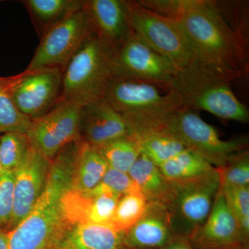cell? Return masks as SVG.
Returning a JSON list of instances; mask_svg holds the SVG:
<instances>
[{
	"instance_id": "44dd1931",
	"label": "cell",
	"mask_w": 249,
	"mask_h": 249,
	"mask_svg": "<svg viewBox=\"0 0 249 249\" xmlns=\"http://www.w3.org/2000/svg\"><path fill=\"white\" fill-rule=\"evenodd\" d=\"M85 0H24L25 6L40 37L51 27L81 9Z\"/></svg>"
},
{
	"instance_id": "ba28073f",
	"label": "cell",
	"mask_w": 249,
	"mask_h": 249,
	"mask_svg": "<svg viewBox=\"0 0 249 249\" xmlns=\"http://www.w3.org/2000/svg\"><path fill=\"white\" fill-rule=\"evenodd\" d=\"M164 131L217 169L246 151L248 143L246 137L223 140L213 126L205 122L196 111L185 107L168 119Z\"/></svg>"
},
{
	"instance_id": "8d00e7d4",
	"label": "cell",
	"mask_w": 249,
	"mask_h": 249,
	"mask_svg": "<svg viewBox=\"0 0 249 249\" xmlns=\"http://www.w3.org/2000/svg\"><path fill=\"white\" fill-rule=\"evenodd\" d=\"M1 171V163H0V172Z\"/></svg>"
},
{
	"instance_id": "4dcf8cb0",
	"label": "cell",
	"mask_w": 249,
	"mask_h": 249,
	"mask_svg": "<svg viewBox=\"0 0 249 249\" xmlns=\"http://www.w3.org/2000/svg\"><path fill=\"white\" fill-rule=\"evenodd\" d=\"M137 189H139L138 187L128 173L109 167L99 184L89 192L94 194L110 193L121 196Z\"/></svg>"
},
{
	"instance_id": "8992f818",
	"label": "cell",
	"mask_w": 249,
	"mask_h": 249,
	"mask_svg": "<svg viewBox=\"0 0 249 249\" xmlns=\"http://www.w3.org/2000/svg\"><path fill=\"white\" fill-rule=\"evenodd\" d=\"M237 77L213 70L178 76L175 91L181 95L183 107L205 111L225 119L248 124V108L239 101L231 83Z\"/></svg>"
},
{
	"instance_id": "277c9868",
	"label": "cell",
	"mask_w": 249,
	"mask_h": 249,
	"mask_svg": "<svg viewBox=\"0 0 249 249\" xmlns=\"http://www.w3.org/2000/svg\"><path fill=\"white\" fill-rule=\"evenodd\" d=\"M111 56V51L91 34L62 69L60 102L84 106L102 98L112 78Z\"/></svg>"
},
{
	"instance_id": "6da1fadb",
	"label": "cell",
	"mask_w": 249,
	"mask_h": 249,
	"mask_svg": "<svg viewBox=\"0 0 249 249\" xmlns=\"http://www.w3.org/2000/svg\"><path fill=\"white\" fill-rule=\"evenodd\" d=\"M175 19L201 62L238 78L247 73L245 42L226 22L214 1L181 0Z\"/></svg>"
},
{
	"instance_id": "7c38bea8",
	"label": "cell",
	"mask_w": 249,
	"mask_h": 249,
	"mask_svg": "<svg viewBox=\"0 0 249 249\" xmlns=\"http://www.w3.org/2000/svg\"><path fill=\"white\" fill-rule=\"evenodd\" d=\"M62 71L59 67L25 71L16 75L13 96L19 111L37 120L60 102Z\"/></svg>"
},
{
	"instance_id": "d6986e66",
	"label": "cell",
	"mask_w": 249,
	"mask_h": 249,
	"mask_svg": "<svg viewBox=\"0 0 249 249\" xmlns=\"http://www.w3.org/2000/svg\"><path fill=\"white\" fill-rule=\"evenodd\" d=\"M123 237L108 224H64L52 249H122Z\"/></svg>"
},
{
	"instance_id": "cb8c5ba5",
	"label": "cell",
	"mask_w": 249,
	"mask_h": 249,
	"mask_svg": "<svg viewBox=\"0 0 249 249\" xmlns=\"http://www.w3.org/2000/svg\"><path fill=\"white\" fill-rule=\"evenodd\" d=\"M159 168L169 181L196 178L216 169L207 160L187 148Z\"/></svg>"
},
{
	"instance_id": "e0dca14e",
	"label": "cell",
	"mask_w": 249,
	"mask_h": 249,
	"mask_svg": "<svg viewBox=\"0 0 249 249\" xmlns=\"http://www.w3.org/2000/svg\"><path fill=\"white\" fill-rule=\"evenodd\" d=\"M121 196L110 193L93 194L71 189L62 196L64 224H108Z\"/></svg>"
},
{
	"instance_id": "3957f363",
	"label": "cell",
	"mask_w": 249,
	"mask_h": 249,
	"mask_svg": "<svg viewBox=\"0 0 249 249\" xmlns=\"http://www.w3.org/2000/svg\"><path fill=\"white\" fill-rule=\"evenodd\" d=\"M103 98L123 116L136 139L164 132L168 119L183 107L182 98L177 91L114 77Z\"/></svg>"
},
{
	"instance_id": "f546056e",
	"label": "cell",
	"mask_w": 249,
	"mask_h": 249,
	"mask_svg": "<svg viewBox=\"0 0 249 249\" xmlns=\"http://www.w3.org/2000/svg\"><path fill=\"white\" fill-rule=\"evenodd\" d=\"M222 186H249V157L248 151L241 152L224 168L218 169Z\"/></svg>"
},
{
	"instance_id": "5b68a950",
	"label": "cell",
	"mask_w": 249,
	"mask_h": 249,
	"mask_svg": "<svg viewBox=\"0 0 249 249\" xmlns=\"http://www.w3.org/2000/svg\"><path fill=\"white\" fill-rule=\"evenodd\" d=\"M132 30L179 73L208 66L196 56L179 23L147 9L137 1H127Z\"/></svg>"
},
{
	"instance_id": "f1b7e54d",
	"label": "cell",
	"mask_w": 249,
	"mask_h": 249,
	"mask_svg": "<svg viewBox=\"0 0 249 249\" xmlns=\"http://www.w3.org/2000/svg\"><path fill=\"white\" fill-rule=\"evenodd\" d=\"M221 190L237 220L241 240L245 242L249 233V186H224Z\"/></svg>"
},
{
	"instance_id": "2e32d148",
	"label": "cell",
	"mask_w": 249,
	"mask_h": 249,
	"mask_svg": "<svg viewBox=\"0 0 249 249\" xmlns=\"http://www.w3.org/2000/svg\"><path fill=\"white\" fill-rule=\"evenodd\" d=\"M188 237L201 249H223L242 245L237 220L222 190L216 196L205 222Z\"/></svg>"
},
{
	"instance_id": "1f68e13d",
	"label": "cell",
	"mask_w": 249,
	"mask_h": 249,
	"mask_svg": "<svg viewBox=\"0 0 249 249\" xmlns=\"http://www.w3.org/2000/svg\"><path fill=\"white\" fill-rule=\"evenodd\" d=\"M14 170L0 172V227L7 231L12 217L14 201Z\"/></svg>"
},
{
	"instance_id": "9a60e30c",
	"label": "cell",
	"mask_w": 249,
	"mask_h": 249,
	"mask_svg": "<svg viewBox=\"0 0 249 249\" xmlns=\"http://www.w3.org/2000/svg\"><path fill=\"white\" fill-rule=\"evenodd\" d=\"M131 134L127 123L104 99L100 98L82 106L79 120V139L98 147Z\"/></svg>"
},
{
	"instance_id": "603a6c76",
	"label": "cell",
	"mask_w": 249,
	"mask_h": 249,
	"mask_svg": "<svg viewBox=\"0 0 249 249\" xmlns=\"http://www.w3.org/2000/svg\"><path fill=\"white\" fill-rule=\"evenodd\" d=\"M16 76L0 77V134L11 132L27 133L32 121L18 109L13 96Z\"/></svg>"
},
{
	"instance_id": "74e56055",
	"label": "cell",
	"mask_w": 249,
	"mask_h": 249,
	"mask_svg": "<svg viewBox=\"0 0 249 249\" xmlns=\"http://www.w3.org/2000/svg\"><path fill=\"white\" fill-rule=\"evenodd\" d=\"M2 230V229H1V227H0V231Z\"/></svg>"
},
{
	"instance_id": "4fadbf2b",
	"label": "cell",
	"mask_w": 249,
	"mask_h": 249,
	"mask_svg": "<svg viewBox=\"0 0 249 249\" xmlns=\"http://www.w3.org/2000/svg\"><path fill=\"white\" fill-rule=\"evenodd\" d=\"M51 160L31 147L14 170V208L7 231L17 227L40 199L47 183Z\"/></svg>"
},
{
	"instance_id": "52a82bcc",
	"label": "cell",
	"mask_w": 249,
	"mask_h": 249,
	"mask_svg": "<svg viewBox=\"0 0 249 249\" xmlns=\"http://www.w3.org/2000/svg\"><path fill=\"white\" fill-rule=\"evenodd\" d=\"M221 186L217 168L196 178L170 181L169 191L163 204L168 209L177 235L189 237L200 227L209 216Z\"/></svg>"
},
{
	"instance_id": "5bb4252c",
	"label": "cell",
	"mask_w": 249,
	"mask_h": 249,
	"mask_svg": "<svg viewBox=\"0 0 249 249\" xmlns=\"http://www.w3.org/2000/svg\"><path fill=\"white\" fill-rule=\"evenodd\" d=\"M83 8L91 34L115 53L130 34L129 9L125 0H85Z\"/></svg>"
},
{
	"instance_id": "8fae6325",
	"label": "cell",
	"mask_w": 249,
	"mask_h": 249,
	"mask_svg": "<svg viewBox=\"0 0 249 249\" xmlns=\"http://www.w3.org/2000/svg\"><path fill=\"white\" fill-rule=\"evenodd\" d=\"M82 105L61 101L45 116L33 121L27 132L31 147L49 160L68 144L79 139Z\"/></svg>"
},
{
	"instance_id": "ffe728a7",
	"label": "cell",
	"mask_w": 249,
	"mask_h": 249,
	"mask_svg": "<svg viewBox=\"0 0 249 249\" xmlns=\"http://www.w3.org/2000/svg\"><path fill=\"white\" fill-rule=\"evenodd\" d=\"M109 168L98 147L81 142L71 178V189L88 192L99 184Z\"/></svg>"
},
{
	"instance_id": "d590c367",
	"label": "cell",
	"mask_w": 249,
	"mask_h": 249,
	"mask_svg": "<svg viewBox=\"0 0 249 249\" xmlns=\"http://www.w3.org/2000/svg\"><path fill=\"white\" fill-rule=\"evenodd\" d=\"M122 249H132V248H128V247H123Z\"/></svg>"
},
{
	"instance_id": "7a4b0ae2",
	"label": "cell",
	"mask_w": 249,
	"mask_h": 249,
	"mask_svg": "<svg viewBox=\"0 0 249 249\" xmlns=\"http://www.w3.org/2000/svg\"><path fill=\"white\" fill-rule=\"evenodd\" d=\"M80 140L62 149L51 160L45 190L34 209L9 231V249H52L63 227L62 196L71 188Z\"/></svg>"
},
{
	"instance_id": "9c48e42d",
	"label": "cell",
	"mask_w": 249,
	"mask_h": 249,
	"mask_svg": "<svg viewBox=\"0 0 249 249\" xmlns=\"http://www.w3.org/2000/svg\"><path fill=\"white\" fill-rule=\"evenodd\" d=\"M111 69L114 78L144 82L175 91L178 70L132 30L124 45L113 53Z\"/></svg>"
},
{
	"instance_id": "836d02e7",
	"label": "cell",
	"mask_w": 249,
	"mask_h": 249,
	"mask_svg": "<svg viewBox=\"0 0 249 249\" xmlns=\"http://www.w3.org/2000/svg\"><path fill=\"white\" fill-rule=\"evenodd\" d=\"M0 249H9V234L7 231H0Z\"/></svg>"
},
{
	"instance_id": "d4e9b609",
	"label": "cell",
	"mask_w": 249,
	"mask_h": 249,
	"mask_svg": "<svg viewBox=\"0 0 249 249\" xmlns=\"http://www.w3.org/2000/svg\"><path fill=\"white\" fill-rule=\"evenodd\" d=\"M98 148L109 168L127 173L141 155L138 141L131 134L114 139Z\"/></svg>"
},
{
	"instance_id": "484cf974",
	"label": "cell",
	"mask_w": 249,
	"mask_h": 249,
	"mask_svg": "<svg viewBox=\"0 0 249 249\" xmlns=\"http://www.w3.org/2000/svg\"><path fill=\"white\" fill-rule=\"evenodd\" d=\"M137 139L141 154L158 167L186 149L178 139L165 132L150 134Z\"/></svg>"
},
{
	"instance_id": "30bf717a",
	"label": "cell",
	"mask_w": 249,
	"mask_h": 249,
	"mask_svg": "<svg viewBox=\"0 0 249 249\" xmlns=\"http://www.w3.org/2000/svg\"><path fill=\"white\" fill-rule=\"evenodd\" d=\"M91 35L84 8L51 27L40 36V43L27 70L62 69Z\"/></svg>"
},
{
	"instance_id": "4316f807",
	"label": "cell",
	"mask_w": 249,
	"mask_h": 249,
	"mask_svg": "<svg viewBox=\"0 0 249 249\" xmlns=\"http://www.w3.org/2000/svg\"><path fill=\"white\" fill-rule=\"evenodd\" d=\"M147 204L146 197L139 189L121 196L109 225L119 231H127L142 217Z\"/></svg>"
},
{
	"instance_id": "7402d4cb",
	"label": "cell",
	"mask_w": 249,
	"mask_h": 249,
	"mask_svg": "<svg viewBox=\"0 0 249 249\" xmlns=\"http://www.w3.org/2000/svg\"><path fill=\"white\" fill-rule=\"evenodd\" d=\"M127 173L147 201L164 202L169 191L170 181L145 156L141 154Z\"/></svg>"
},
{
	"instance_id": "d6a6232c",
	"label": "cell",
	"mask_w": 249,
	"mask_h": 249,
	"mask_svg": "<svg viewBox=\"0 0 249 249\" xmlns=\"http://www.w3.org/2000/svg\"><path fill=\"white\" fill-rule=\"evenodd\" d=\"M159 249H195L186 237L176 236L166 245Z\"/></svg>"
},
{
	"instance_id": "ac0fdd59",
	"label": "cell",
	"mask_w": 249,
	"mask_h": 249,
	"mask_svg": "<svg viewBox=\"0 0 249 249\" xmlns=\"http://www.w3.org/2000/svg\"><path fill=\"white\" fill-rule=\"evenodd\" d=\"M176 236L166 206L159 201H147L142 217L124 232L123 244L128 248L159 249Z\"/></svg>"
},
{
	"instance_id": "e575fe53",
	"label": "cell",
	"mask_w": 249,
	"mask_h": 249,
	"mask_svg": "<svg viewBox=\"0 0 249 249\" xmlns=\"http://www.w3.org/2000/svg\"><path fill=\"white\" fill-rule=\"evenodd\" d=\"M223 249H247L245 248V247H244L242 244H239V245H236L234 246H231V247H227V248Z\"/></svg>"
},
{
	"instance_id": "83f0119b",
	"label": "cell",
	"mask_w": 249,
	"mask_h": 249,
	"mask_svg": "<svg viewBox=\"0 0 249 249\" xmlns=\"http://www.w3.org/2000/svg\"><path fill=\"white\" fill-rule=\"evenodd\" d=\"M31 147L27 133L11 132L0 134V163L1 170L16 169Z\"/></svg>"
}]
</instances>
